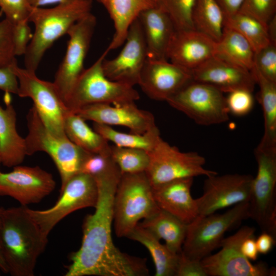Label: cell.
Listing matches in <instances>:
<instances>
[{"mask_svg":"<svg viewBox=\"0 0 276 276\" xmlns=\"http://www.w3.org/2000/svg\"><path fill=\"white\" fill-rule=\"evenodd\" d=\"M121 175L116 166L94 178L98 190L95 211L85 217L80 247L72 254L65 275H148L145 259L122 252L113 242V198Z\"/></svg>","mask_w":276,"mask_h":276,"instance_id":"1","label":"cell"},{"mask_svg":"<svg viewBox=\"0 0 276 276\" xmlns=\"http://www.w3.org/2000/svg\"><path fill=\"white\" fill-rule=\"evenodd\" d=\"M48 241L27 206L0 207V248L11 275H34Z\"/></svg>","mask_w":276,"mask_h":276,"instance_id":"2","label":"cell"},{"mask_svg":"<svg viewBox=\"0 0 276 276\" xmlns=\"http://www.w3.org/2000/svg\"><path fill=\"white\" fill-rule=\"evenodd\" d=\"M92 0H76L51 8L32 7L29 22L35 30L25 56V68L36 72L47 50L78 20L91 13Z\"/></svg>","mask_w":276,"mask_h":276,"instance_id":"3","label":"cell"},{"mask_svg":"<svg viewBox=\"0 0 276 276\" xmlns=\"http://www.w3.org/2000/svg\"><path fill=\"white\" fill-rule=\"evenodd\" d=\"M159 209L145 172L122 174L113 203V223L118 237H127L141 220Z\"/></svg>","mask_w":276,"mask_h":276,"instance_id":"4","label":"cell"},{"mask_svg":"<svg viewBox=\"0 0 276 276\" xmlns=\"http://www.w3.org/2000/svg\"><path fill=\"white\" fill-rule=\"evenodd\" d=\"M109 52L107 48L91 66L82 72L65 101L69 111L75 112L93 104L134 102L140 98L133 86L112 81L105 75L102 64Z\"/></svg>","mask_w":276,"mask_h":276,"instance_id":"5","label":"cell"},{"mask_svg":"<svg viewBox=\"0 0 276 276\" xmlns=\"http://www.w3.org/2000/svg\"><path fill=\"white\" fill-rule=\"evenodd\" d=\"M28 134L25 139L27 155L37 152L47 153L53 160L60 174L63 186L72 176L80 173L87 151L73 143L66 136L52 134L45 126L35 108L27 116Z\"/></svg>","mask_w":276,"mask_h":276,"instance_id":"6","label":"cell"},{"mask_svg":"<svg viewBox=\"0 0 276 276\" xmlns=\"http://www.w3.org/2000/svg\"><path fill=\"white\" fill-rule=\"evenodd\" d=\"M249 218L248 202L234 205L223 214L198 215L188 224L182 252L198 261L220 247L225 233Z\"/></svg>","mask_w":276,"mask_h":276,"instance_id":"7","label":"cell"},{"mask_svg":"<svg viewBox=\"0 0 276 276\" xmlns=\"http://www.w3.org/2000/svg\"><path fill=\"white\" fill-rule=\"evenodd\" d=\"M254 154L258 169L248 201L249 218L276 238V146L259 144Z\"/></svg>","mask_w":276,"mask_h":276,"instance_id":"8","label":"cell"},{"mask_svg":"<svg viewBox=\"0 0 276 276\" xmlns=\"http://www.w3.org/2000/svg\"><path fill=\"white\" fill-rule=\"evenodd\" d=\"M11 68L18 82L17 95L29 98L40 119L53 134L65 136L64 121L70 111L53 82L39 78L35 72L21 68L17 62Z\"/></svg>","mask_w":276,"mask_h":276,"instance_id":"9","label":"cell"},{"mask_svg":"<svg viewBox=\"0 0 276 276\" xmlns=\"http://www.w3.org/2000/svg\"><path fill=\"white\" fill-rule=\"evenodd\" d=\"M98 198V187L91 176L79 173L71 177L61 187L60 196L51 208L36 210L27 206L29 215L46 237L62 219L78 210L94 207Z\"/></svg>","mask_w":276,"mask_h":276,"instance_id":"10","label":"cell"},{"mask_svg":"<svg viewBox=\"0 0 276 276\" xmlns=\"http://www.w3.org/2000/svg\"><path fill=\"white\" fill-rule=\"evenodd\" d=\"M148 152L149 164L145 173L152 187L177 179L218 174L204 168L205 158L198 153L181 152L162 138Z\"/></svg>","mask_w":276,"mask_h":276,"instance_id":"11","label":"cell"},{"mask_svg":"<svg viewBox=\"0 0 276 276\" xmlns=\"http://www.w3.org/2000/svg\"><path fill=\"white\" fill-rule=\"evenodd\" d=\"M166 101L199 125L218 124L229 119L223 93L205 83L192 80Z\"/></svg>","mask_w":276,"mask_h":276,"instance_id":"12","label":"cell"},{"mask_svg":"<svg viewBox=\"0 0 276 276\" xmlns=\"http://www.w3.org/2000/svg\"><path fill=\"white\" fill-rule=\"evenodd\" d=\"M255 233L254 227L243 226L234 235L223 238L220 250L200 261L208 276H275L274 267H269L263 262L253 264L241 252L243 240Z\"/></svg>","mask_w":276,"mask_h":276,"instance_id":"13","label":"cell"},{"mask_svg":"<svg viewBox=\"0 0 276 276\" xmlns=\"http://www.w3.org/2000/svg\"><path fill=\"white\" fill-rule=\"evenodd\" d=\"M97 24L90 13L75 22L69 29L66 51L53 82L65 104L73 86L84 70L88 53Z\"/></svg>","mask_w":276,"mask_h":276,"instance_id":"14","label":"cell"},{"mask_svg":"<svg viewBox=\"0 0 276 276\" xmlns=\"http://www.w3.org/2000/svg\"><path fill=\"white\" fill-rule=\"evenodd\" d=\"M254 177L251 175L218 174L206 177L203 194L196 199L199 215H208L242 202H248Z\"/></svg>","mask_w":276,"mask_h":276,"instance_id":"15","label":"cell"},{"mask_svg":"<svg viewBox=\"0 0 276 276\" xmlns=\"http://www.w3.org/2000/svg\"><path fill=\"white\" fill-rule=\"evenodd\" d=\"M55 187L52 175L39 166L19 165L7 173L0 170V196L12 197L22 206L39 202Z\"/></svg>","mask_w":276,"mask_h":276,"instance_id":"16","label":"cell"},{"mask_svg":"<svg viewBox=\"0 0 276 276\" xmlns=\"http://www.w3.org/2000/svg\"><path fill=\"white\" fill-rule=\"evenodd\" d=\"M147 59V49L143 30L137 18L130 25L124 45L115 58L103 61L105 75L110 80L134 86L138 84Z\"/></svg>","mask_w":276,"mask_h":276,"instance_id":"17","label":"cell"},{"mask_svg":"<svg viewBox=\"0 0 276 276\" xmlns=\"http://www.w3.org/2000/svg\"><path fill=\"white\" fill-rule=\"evenodd\" d=\"M192 80L188 69L167 59L147 58L138 84L150 98L166 101Z\"/></svg>","mask_w":276,"mask_h":276,"instance_id":"18","label":"cell"},{"mask_svg":"<svg viewBox=\"0 0 276 276\" xmlns=\"http://www.w3.org/2000/svg\"><path fill=\"white\" fill-rule=\"evenodd\" d=\"M85 121L127 127L130 132L143 134L156 127L153 115L139 108L134 102L123 104H93L73 112Z\"/></svg>","mask_w":276,"mask_h":276,"instance_id":"19","label":"cell"},{"mask_svg":"<svg viewBox=\"0 0 276 276\" xmlns=\"http://www.w3.org/2000/svg\"><path fill=\"white\" fill-rule=\"evenodd\" d=\"M191 72L193 81L211 85L223 93L240 89L252 92L256 84L251 71L215 56Z\"/></svg>","mask_w":276,"mask_h":276,"instance_id":"20","label":"cell"},{"mask_svg":"<svg viewBox=\"0 0 276 276\" xmlns=\"http://www.w3.org/2000/svg\"><path fill=\"white\" fill-rule=\"evenodd\" d=\"M216 41L196 30H175L167 58L191 71L215 56Z\"/></svg>","mask_w":276,"mask_h":276,"instance_id":"21","label":"cell"},{"mask_svg":"<svg viewBox=\"0 0 276 276\" xmlns=\"http://www.w3.org/2000/svg\"><path fill=\"white\" fill-rule=\"evenodd\" d=\"M193 178L177 179L152 187L158 207L186 224L199 215L196 199L191 195Z\"/></svg>","mask_w":276,"mask_h":276,"instance_id":"22","label":"cell"},{"mask_svg":"<svg viewBox=\"0 0 276 276\" xmlns=\"http://www.w3.org/2000/svg\"><path fill=\"white\" fill-rule=\"evenodd\" d=\"M137 18L144 34L147 58L168 60L167 50L176 30L169 15L156 5L141 12Z\"/></svg>","mask_w":276,"mask_h":276,"instance_id":"23","label":"cell"},{"mask_svg":"<svg viewBox=\"0 0 276 276\" xmlns=\"http://www.w3.org/2000/svg\"><path fill=\"white\" fill-rule=\"evenodd\" d=\"M5 108L0 105V163L7 167L21 164L27 155L25 139L16 129V113L10 93H5Z\"/></svg>","mask_w":276,"mask_h":276,"instance_id":"24","label":"cell"},{"mask_svg":"<svg viewBox=\"0 0 276 276\" xmlns=\"http://www.w3.org/2000/svg\"><path fill=\"white\" fill-rule=\"evenodd\" d=\"M113 21L114 33L107 48L109 51L117 49L125 40L128 30L140 13L157 5L156 0H99Z\"/></svg>","mask_w":276,"mask_h":276,"instance_id":"25","label":"cell"},{"mask_svg":"<svg viewBox=\"0 0 276 276\" xmlns=\"http://www.w3.org/2000/svg\"><path fill=\"white\" fill-rule=\"evenodd\" d=\"M139 224L159 240L163 239L174 252L181 251L188 224L160 209Z\"/></svg>","mask_w":276,"mask_h":276,"instance_id":"26","label":"cell"},{"mask_svg":"<svg viewBox=\"0 0 276 276\" xmlns=\"http://www.w3.org/2000/svg\"><path fill=\"white\" fill-rule=\"evenodd\" d=\"M127 238L140 242L149 250L155 267V276H176L179 253L162 244L159 239L139 223Z\"/></svg>","mask_w":276,"mask_h":276,"instance_id":"27","label":"cell"},{"mask_svg":"<svg viewBox=\"0 0 276 276\" xmlns=\"http://www.w3.org/2000/svg\"><path fill=\"white\" fill-rule=\"evenodd\" d=\"M255 53L251 44L240 33L224 27L222 36L216 43L214 56L251 71Z\"/></svg>","mask_w":276,"mask_h":276,"instance_id":"28","label":"cell"},{"mask_svg":"<svg viewBox=\"0 0 276 276\" xmlns=\"http://www.w3.org/2000/svg\"><path fill=\"white\" fill-rule=\"evenodd\" d=\"M63 127L67 137L82 149L91 153L110 154L108 142L78 114L70 111L65 117Z\"/></svg>","mask_w":276,"mask_h":276,"instance_id":"29","label":"cell"},{"mask_svg":"<svg viewBox=\"0 0 276 276\" xmlns=\"http://www.w3.org/2000/svg\"><path fill=\"white\" fill-rule=\"evenodd\" d=\"M251 72L259 86L258 97L264 120V132L260 144L276 146V82L265 78L255 67Z\"/></svg>","mask_w":276,"mask_h":276,"instance_id":"30","label":"cell"},{"mask_svg":"<svg viewBox=\"0 0 276 276\" xmlns=\"http://www.w3.org/2000/svg\"><path fill=\"white\" fill-rule=\"evenodd\" d=\"M192 18L196 30L216 42L220 40L224 27L225 17L216 0H196Z\"/></svg>","mask_w":276,"mask_h":276,"instance_id":"31","label":"cell"},{"mask_svg":"<svg viewBox=\"0 0 276 276\" xmlns=\"http://www.w3.org/2000/svg\"><path fill=\"white\" fill-rule=\"evenodd\" d=\"M93 127L105 140L117 146L141 149L147 152L151 151L161 138L157 126L143 134L120 132L110 126L94 122Z\"/></svg>","mask_w":276,"mask_h":276,"instance_id":"32","label":"cell"},{"mask_svg":"<svg viewBox=\"0 0 276 276\" xmlns=\"http://www.w3.org/2000/svg\"><path fill=\"white\" fill-rule=\"evenodd\" d=\"M224 25L240 33L249 42L255 52L271 42L267 28L257 19L245 13L239 11L225 18Z\"/></svg>","mask_w":276,"mask_h":276,"instance_id":"33","label":"cell"},{"mask_svg":"<svg viewBox=\"0 0 276 276\" xmlns=\"http://www.w3.org/2000/svg\"><path fill=\"white\" fill-rule=\"evenodd\" d=\"M110 156L122 174L145 172L149 164L148 152L141 149L110 146Z\"/></svg>","mask_w":276,"mask_h":276,"instance_id":"34","label":"cell"},{"mask_svg":"<svg viewBox=\"0 0 276 276\" xmlns=\"http://www.w3.org/2000/svg\"><path fill=\"white\" fill-rule=\"evenodd\" d=\"M196 0H157L169 15L176 30L195 29L193 13Z\"/></svg>","mask_w":276,"mask_h":276,"instance_id":"35","label":"cell"},{"mask_svg":"<svg viewBox=\"0 0 276 276\" xmlns=\"http://www.w3.org/2000/svg\"><path fill=\"white\" fill-rule=\"evenodd\" d=\"M275 9L276 0H244L239 11L254 17L267 28L275 15Z\"/></svg>","mask_w":276,"mask_h":276,"instance_id":"36","label":"cell"},{"mask_svg":"<svg viewBox=\"0 0 276 276\" xmlns=\"http://www.w3.org/2000/svg\"><path fill=\"white\" fill-rule=\"evenodd\" d=\"M254 67L265 78L276 82V43L270 42L255 52Z\"/></svg>","mask_w":276,"mask_h":276,"instance_id":"37","label":"cell"},{"mask_svg":"<svg viewBox=\"0 0 276 276\" xmlns=\"http://www.w3.org/2000/svg\"><path fill=\"white\" fill-rule=\"evenodd\" d=\"M12 36V24L6 19L0 21V65L17 62Z\"/></svg>","mask_w":276,"mask_h":276,"instance_id":"38","label":"cell"},{"mask_svg":"<svg viewBox=\"0 0 276 276\" xmlns=\"http://www.w3.org/2000/svg\"><path fill=\"white\" fill-rule=\"evenodd\" d=\"M229 112L241 116L249 113L254 106L252 92L246 89H237L229 93L226 98Z\"/></svg>","mask_w":276,"mask_h":276,"instance_id":"39","label":"cell"},{"mask_svg":"<svg viewBox=\"0 0 276 276\" xmlns=\"http://www.w3.org/2000/svg\"><path fill=\"white\" fill-rule=\"evenodd\" d=\"M1 11L12 25L28 21L32 9L28 0H0Z\"/></svg>","mask_w":276,"mask_h":276,"instance_id":"40","label":"cell"},{"mask_svg":"<svg viewBox=\"0 0 276 276\" xmlns=\"http://www.w3.org/2000/svg\"><path fill=\"white\" fill-rule=\"evenodd\" d=\"M12 36L15 56L24 55L33 36L29 21L12 25Z\"/></svg>","mask_w":276,"mask_h":276,"instance_id":"41","label":"cell"},{"mask_svg":"<svg viewBox=\"0 0 276 276\" xmlns=\"http://www.w3.org/2000/svg\"><path fill=\"white\" fill-rule=\"evenodd\" d=\"M176 276H208L201 261L190 259L179 253Z\"/></svg>","mask_w":276,"mask_h":276,"instance_id":"42","label":"cell"},{"mask_svg":"<svg viewBox=\"0 0 276 276\" xmlns=\"http://www.w3.org/2000/svg\"><path fill=\"white\" fill-rule=\"evenodd\" d=\"M0 89L17 95L18 82L11 65H0Z\"/></svg>","mask_w":276,"mask_h":276,"instance_id":"43","label":"cell"},{"mask_svg":"<svg viewBox=\"0 0 276 276\" xmlns=\"http://www.w3.org/2000/svg\"><path fill=\"white\" fill-rule=\"evenodd\" d=\"M275 239L271 235L262 232L256 239V243L259 254H267L273 248L275 244Z\"/></svg>","mask_w":276,"mask_h":276,"instance_id":"44","label":"cell"},{"mask_svg":"<svg viewBox=\"0 0 276 276\" xmlns=\"http://www.w3.org/2000/svg\"><path fill=\"white\" fill-rule=\"evenodd\" d=\"M255 237L254 235L246 238L241 245L242 253L250 261L257 260L259 255Z\"/></svg>","mask_w":276,"mask_h":276,"instance_id":"45","label":"cell"},{"mask_svg":"<svg viewBox=\"0 0 276 276\" xmlns=\"http://www.w3.org/2000/svg\"><path fill=\"white\" fill-rule=\"evenodd\" d=\"M221 7L225 18L230 17L238 13L244 0H216Z\"/></svg>","mask_w":276,"mask_h":276,"instance_id":"46","label":"cell"},{"mask_svg":"<svg viewBox=\"0 0 276 276\" xmlns=\"http://www.w3.org/2000/svg\"><path fill=\"white\" fill-rule=\"evenodd\" d=\"M76 0H28L30 6L32 7H41L50 4H65L75 1Z\"/></svg>","mask_w":276,"mask_h":276,"instance_id":"47","label":"cell"},{"mask_svg":"<svg viewBox=\"0 0 276 276\" xmlns=\"http://www.w3.org/2000/svg\"><path fill=\"white\" fill-rule=\"evenodd\" d=\"M267 31L270 42L276 43V18L275 15L270 20L267 26Z\"/></svg>","mask_w":276,"mask_h":276,"instance_id":"48","label":"cell"},{"mask_svg":"<svg viewBox=\"0 0 276 276\" xmlns=\"http://www.w3.org/2000/svg\"><path fill=\"white\" fill-rule=\"evenodd\" d=\"M0 270L5 273H8V269L3 257L0 248Z\"/></svg>","mask_w":276,"mask_h":276,"instance_id":"49","label":"cell"},{"mask_svg":"<svg viewBox=\"0 0 276 276\" xmlns=\"http://www.w3.org/2000/svg\"><path fill=\"white\" fill-rule=\"evenodd\" d=\"M96 1H97L99 2V0H96Z\"/></svg>","mask_w":276,"mask_h":276,"instance_id":"50","label":"cell"},{"mask_svg":"<svg viewBox=\"0 0 276 276\" xmlns=\"http://www.w3.org/2000/svg\"><path fill=\"white\" fill-rule=\"evenodd\" d=\"M156 1H157V0H156Z\"/></svg>","mask_w":276,"mask_h":276,"instance_id":"51","label":"cell"},{"mask_svg":"<svg viewBox=\"0 0 276 276\" xmlns=\"http://www.w3.org/2000/svg\"><path fill=\"white\" fill-rule=\"evenodd\" d=\"M0 275H1V272H0Z\"/></svg>","mask_w":276,"mask_h":276,"instance_id":"52","label":"cell"},{"mask_svg":"<svg viewBox=\"0 0 276 276\" xmlns=\"http://www.w3.org/2000/svg\"><path fill=\"white\" fill-rule=\"evenodd\" d=\"M0 164H1V163H0Z\"/></svg>","mask_w":276,"mask_h":276,"instance_id":"53","label":"cell"}]
</instances>
